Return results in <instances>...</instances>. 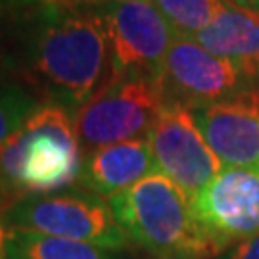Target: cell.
<instances>
[{"instance_id":"obj_1","label":"cell","mask_w":259,"mask_h":259,"mask_svg":"<svg viewBox=\"0 0 259 259\" xmlns=\"http://www.w3.org/2000/svg\"><path fill=\"white\" fill-rule=\"evenodd\" d=\"M14 67L40 102L58 104L75 117L111 77L110 40L98 8L31 6L18 23Z\"/></svg>"},{"instance_id":"obj_2","label":"cell","mask_w":259,"mask_h":259,"mask_svg":"<svg viewBox=\"0 0 259 259\" xmlns=\"http://www.w3.org/2000/svg\"><path fill=\"white\" fill-rule=\"evenodd\" d=\"M81 146L75 117L52 102H40L25 125L0 148V205L4 215L31 194H48L79 183Z\"/></svg>"},{"instance_id":"obj_3","label":"cell","mask_w":259,"mask_h":259,"mask_svg":"<svg viewBox=\"0 0 259 259\" xmlns=\"http://www.w3.org/2000/svg\"><path fill=\"white\" fill-rule=\"evenodd\" d=\"M127 240L157 259H215L192 198L163 173H152L108 200Z\"/></svg>"},{"instance_id":"obj_4","label":"cell","mask_w":259,"mask_h":259,"mask_svg":"<svg viewBox=\"0 0 259 259\" xmlns=\"http://www.w3.org/2000/svg\"><path fill=\"white\" fill-rule=\"evenodd\" d=\"M4 217L8 229L84 242L111 251L127 250L131 246L108 200L84 190L83 186L25 196L12 205Z\"/></svg>"},{"instance_id":"obj_5","label":"cell","mask_w":259,"mask_h":259,"mask_svg":"<svg viewBox=\"0 0 259 259\" xmlns=\"http://www.w3.org/2000/svg\"><path fill=\"white\" fill-rule=\"evenodd\" d=\"M165 106L161 87L154 77L111 75L75 115L81 154L115 142L148 139Z\"/></svg>"},{"instance_id":"obj_6","label":"cell","mask_w":259,"mask_h":259,"mask_svg":"<svg viewBox=\"0 0 259 259\" xmlns=\"http://www.w3.org/2000/svg\"><path fill=\"white\" fill-rule=\"evenodd\" d=\"M165 104L194 111L251 87L238 64L207 52L192 38H175L157 77Z\"/></svg>"},{"instance_id":"obj_7","label":"cell","mask_w":259,"mask_h":259,"mask_svg":"<svg viewBox=\"0 0 259 259\" xmlns=\"http://www.w3.org/2000/svg\"><path fill=\"white\" fill-rule=\"evenodd\" d=\"M110 40L111 75L159 77L175 31L154 2L96 6Z\"/></svg>"},{"instance_id":"obj_8","label":"cell","mask_w":259,"mask_h":259,"mask_svg":"<svg viewBox=\"0 0 259 259\" xmlns=\"http://www.w3.org/2000/svg\"><path fill=\"white\" fill-rule=\"evenodd\" d=\"M198 221L217 250L259 234V167H223L192 200Z\"/></svg>"},{"instance_id":"obj_9","label":"cell","mask_w":259,"mask_h":259,"mask_svg":"<svg viewBox=\"0 0 259 259\" xmlns=\"http://www.w3.org/2000/svg\"><path fill=\"white\" fill-rule=\"evenodd\" d=\"M148 142L157 171L194 200L223 171V163L205 142L192 111L169 104L150 131Z\"/></svg>"},{"instance_id":"obj_10","label":"cell","mask_w":259,"mask_h":259,"mask_svg":"<svg viewBox=\"0 0 259 259\" xmlns=\"http://www.w3.org/2000/svg\"><path fill=\"white\" fill-rule=\"evenodd\" d=\"M192 115L223 167H259V84Z\"/></svg>"},{"instance_id":"obj_11","label":"cell","mask_w":259,"mask_h":259,"mask_svg":"<svg viewBox=\"0 0 259 259\" xmlns=\"http://www.w3.org/2000/svg\"><path fill=\"white\" fill-rule=\"evenodd\" d=\"M156 171L157 165L148 139L125 140L84 154L77 185L110 200Z\"/></svg>"},{"instance_id":"obj_12","label":"cell","mask_w":259,"mask_h":259,"mask_svg":"<svg viewBox=\"0 0 259 259\" xmlns=\"http://www.w3.org/2000/svg\"><path fill=\"white\" fill-rule=\"evenodd\" d=\"M192 40L207 52L238 64L251 81V69L259 60V16L255 12L221 0L211 23Z\"/></svg>"},{"instance_id":"obj_13","label":"cell","mask_w":259,"mask_h":259,"mask_svg":"<svg viewBox=\"0 0 259 259\" xmlns=\"http://www.w3.org/2000/svg\"><path fill=\"white\" fill-rule=\"evenodd\" d=\"M6 259H121L119 251L31 231H8Z\"/></svg>"},{"instance_id":"obj_14","label":"cell","mask_w":259,"mask_h":259,"mask_svg":"<svg viewBox=\"0 0 259 259\" xmlns=\"http://www.w3.org/2000/svg\"><path fill=\"white\" fill-rule=\"evenodd\" d=\"M177 38H194L215 18L221 0H152Z\"/></svg>"},{"instance_id":"obj_15","label":"cell","mask_w":259,"mask_h":259,"mask_svg":"<svg viewBox=\"0 0 259 259\" xmlns=\"http://www.w3.org/2000/svg\"><path fill=\"white\" fill-rule=\"evenodd\" d=\"M40 104L23 83L0 79V148L18 133Z\"/></svg>"},{"instance_id":"obj_16","label":"cell","mask_w":259,"mask_h":259,"mask_svg":"<svg viewBox=\"0 0 259 259\" xmlns=\"http://www.w3.org/2000/svg\"><path fill=\"white\" fill-rule=\"evenodd\" d=\"M215 259H259V234L225 250Z\"/></svg>"},{"instance_id":"obj_17","label":"cell","mask_w":259,"mask_h":259,"mask_svg":"<svg viewBox=\"0 0 259 259\" xmlns=\"http://www.w3.org/2000/svg\"><path fill=\"white\" fill-rule=\"evenodd\" d=\"M8 225L4 217V209L0 205V259H6V246H8Z\"/></svg>"},{"instance_id":"obj_18","label":"cell","mask_w":259,"mask_h":259,"mask_svg":"<svg viewBox=\"0 0 259 259\" xmlns=\"http://www.w3.org/2000/svg\"><path fill=\"white\" fill-rule=\"evenodd\" d=\"M23 6H45V4H87L84 0H10Z\"/></svg>"},{"instance_id":"obj_19","label":"cell","mask_w":259,"mask_h":259,"mask_svg":"<svg viewBox=\"0 0 259 259\" xmlns=\"http://www.w3.org/2000/svg\"><path fill=\"white\" fill-rule=\"evenodd\" d=\"M89 6H100V4H111V2H119V4H127V2H152V0H84Z\"/></svg>"},{"instance_id":"obj_20","label":"cell","mask_w":259,"mask_h":259,"mask_svg":"<svg viewBox=\"0 0 259 259\" xmlns=\"http://www.w3.org/2000/svg\"><path fill=\"white\" fill-rule=\"evenodd\" d=\"M251 81H253V84H259V60L251 69Z\"/></svg>"},{"instance_id":"obj_21","label":"cell","mask_w":259,"mask_h":259,"mask_svg":"<svg viewBox=\"0 0 259 259\" xmlns=\"http://www.w3.org/2000/svg\"><path fill=\"white\" fill-rule=\"evenodd\" d=\"M225 2H231V4H234V6H238V8H248V0H225Z\"/></svg>"},{"instance_id":"obj_22","label":"cell","mask_w":259,"mask_h":259,"mask_svg":"<svg viewBox=\"0 0 259 259\" xmlns=\"http://www.w3.org/2000/svg\"><path fill=\"white\" fill-rule=\"evenodd\" d=\"M248 8L259 16V0H248Z\"/></svg>"}]
</instances>
